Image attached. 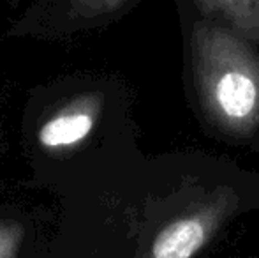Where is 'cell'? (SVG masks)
Listing matches in <instances>:
<instances>
[{"instance_id": "cell-4", "label": "cell", "mask_w": 259, "mask_h": 258, "mask_svg": "<svg viewBox=\"0 0 259 258\" xmlns=\"http://www.w3.org/2000/svg\"><path fill=\"white\" fill-rule=\"evenodd\" d=\"M203 18L259 43V0H192Z\"/></svg>"}, {"instance_id": "cell-6", "label": "cell", "mask_w": 259, "mask_h": 258, "mask_svg": "<svg viewBox=\"0 0 259 258\" xmlns=\"http://www.w3.org/2000/svg\"><path fill=\"white\" fill-rule=\"evenodd\" d=\"M131 0H71V11L79 18H103L118 13Z\"/></svg>"}, {"instance_id": "cell-2", "label": "cell", "mask_w": 259, "mask_h": 258, "mask_svg": "<svg viewBox=\"0 0 259 258\" xmlns=\"http://www.w3.org/2000/svg\"><path fill=\"white\" fill-rule=\"evenodd\" d=\"M238 205V195L231 188H215L194 205L166 221L134 258H194L235 216Z\"/></svg>"}, {"instance_id": "cell-3", "label": "cell", "mask_w": 259, "mask_h": 258, "mask_svg": "<svg viewBox=\"0 0 259 258\" xmlns=\"http://www.w3.org/2000/svg\"><path fill=\"white\" fill-rule=\"evenodd\" d=\"M104 96L87 92L62 104L41 124L37 141L48 151H67L87 140L103 112Z\"/></svg>"}, {"instance_id": "cell-1", "label": "cell", "mask_w": 259, "mask_h": 258, "mask_svg": "<svg viewBox=\"0 0 259 258\" xmlns=\"http://www.w3.org/2000/svg\"><path fill=\"white\" fill-rule=\"evenodd\" d=\"M192 83L203 117L231 140L259 129V53L252 43L206 18L189 35Z\"/></svg>"}, {"instance_id": "cell-5", "label": "cell", "mask_w": 259, "mask_h": 258, "mask_svg": "<svg viewBox=\"0 0 259 258\" xmlns=\"http://www.w3.org/2000/svg\"><path fill=\"white\" fill-rule=\"evenodd\" d=\"M25 241V228L16 219H0V258H18Z\"/></svg>"}]
</instances>
